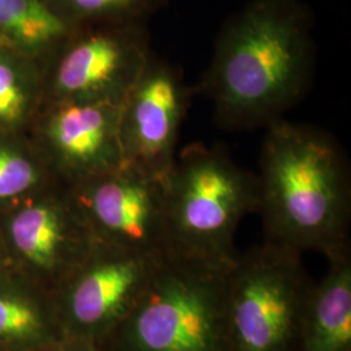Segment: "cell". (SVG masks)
Returning <instances> with one entry per match:
<instances>
[{
	"label": "cell",
	"mask_w": 351,
	"mask_h": 351,
	"mask_svg": "<svg viewBox=\"0 0 351 351\" xmlns=\"http://www.w3.org/2000/svg\"><path fill=\"white\" fill-rule=\"evenodd\" d=\"M16 247L30 262L55 269L71 243L68 213L52 204H38L19 213L11 226Z\"/></svg>",
	"instance_id": "7c38bea8"
},
{
	"label": "cell",
	"mask_w": 351,
	"mask_h": 351,
	"mask_svg": "<svg viewBox=\"0 0 351 351\" xmlns=\"http://www.w3.org/2000/svg\"><path fill=\"white\" fill-rule=\"evenodd\" d=\"M80 206L106 246L143 255L168 252L164 178L121 165L88 178Z\"/></svg>",
	"instance_id": "52a82bcc"
},
{
	"label": "cell",
	"mask_w": 351,
	"mask_h": 351,
	"mask_svg": "<svg viewBox=\"0 0 351 351\" xmlns=\"http://www.w3.org/2000/svg\"><path fill=\"white\" fill-rule=\"evenodd\" d=\"M73 351H84V350H73Z\"/></svg>",
	"instance_id": "ac0fdd59"
},
{
	"label": "cell",
	"mask_w": 351,
	"mask_h": 351,
	"mask_svg": "<svg viewBox=\"0 0 351 351\" xmlns=\"http://www.w3.org/2000/svg\"><path fill=\"white\" fill-rule=\"evenodd\" d=\"M40 328L39 316L25 302L0 295V337L25 339Z\"/></svg>",
	"instance_id": "9a60e30c"
},
{
	"label": "cell",
	"mask_w": 351,
	"mask_h": 351,
	"mask_svg": "<svg viewBox=\"0 0 351 351\" xmlns=\"http://www.w3.org/2000/svg\"><path fill=\"white\" fill-rule=\"evenodd\" d=\"M258 178L264 241L326 259L350 251V173L336 139L314 126H267Z\"/></svg>",
	"instance_id": "7a4b0ae2"
},
{
	"label": "cell",
	"mask_w": 351,
	"mask_h": 351,
	"mask_svg": "<svg viewBox=\"0 0 351 351\" xmlns=\"http://www.w3.org/2000/svg\"><path fill=\"white\" fill-rule=\"evenodd\" d=\"M75 26L45 0H0V36L21 47H45L69 37Z\"/></svg>",
	"instance_id": "4fadbf2b"
},
{
	"label": "cell",
	"mask_w": 351,
	"mask_h": 351,
	"mask_svg": "<svg viewBox=\"0 0 351 351\" xmlns=\"http://www.w3.org/2000/svg\"><path fill=\"white\" fill-rule=\"evenodd\" d=\"M313 26L301 0H250L226 20L198 86L219 125L268 126L301 101L313 75Z\"/></svg>",
	"instance_id": "6da1fadb"
},
{
	"label": "cell",
	"mask_w": 351,
	"mask_h": 351,
	"mask_svg": "<svg viewBox=\"0 0 351 351\" xmlns=\"http://www.w3.org/2000/svg\"><path fill=\"white\" fill-rule=\"evenodd\" d=\"M65 21L75 26L77 23L101 24H149V20L159 12L167 0H53Z\"/></svg>",
	"instance_id": "5bb4252c"
},
{
	"label": "cell",
	"mask_w": 351,
	"mask_h": 351,
	"mask_svg": "<svg viewBox=\"0 0 351 351\" xmlns=\"http://www.w3.org/2000/svg\"><path fill=\"white\" fill-rule=\"evenodd\" d=\"M120 108L121 103L63 101L51 116V146L72 173L88 180L123 165Z\"/></svg>",
	"instance_id": "30bf717a"
},
{
	"label": "cell",
	"mask_w": 351,
	"mask_h": 351,
	"mask_svg": "<svg viewBox=\"0 0 351 351\" xmlns=\"http://www.w3.org/2000/svg\"><path fill=\"white\" fill-rule=\"evenodd\" d=\"M168 252L230 265L241 220L258 211V178L221 147L194 143L164 178Z\"/></svg>",
	"instance_id": "3957f363"
},
{
	"label": "cell",
	"mask_w": 351,
	"mask_h": 351,
	"mask_svg": "<svg viewBox=\"0 0 351 351\" xmlns=\"http://www.w3.org/2000/svg\"><path fill=\"white\" fill-rule=\"evenodd\" d=\"M228 268L165 252L136 306L113 329V351H228Z\"/></svg>",
	"instance_id": "277c9868"
},
{
	"label": "cell",
	"mask_w": 351,
	"mask_h": 351,
	"mask_svg": "<svg viewBox=\"0 0 351 351\" xmlns=\"http://www.w3.org/2000/svg\"><path fill=\"white\" fill-rule=\"evenodd\" d=\"M84 265L66 295L71 326L81 335H111L138 302L163 255L103 246Z\"/></svg>",
	"instance_id": "9c48e42d"
},
{
	"label": "cell",
	"mask_w": 351,
	"mask_h": 351,
	"mask_svg": "<svg viewBox=\"0 0 351 351\" xmlns=\"http://www.w3.org/2000/svg\"><path fill=\"white\" fill-rule=\"evenodd\" d=\"M191 101L182 71L155 53L121 103L123 165L165 178L176 160L180 129Z\"/></svg>",
	"instance_id": "8992f818"
},
{
	"label": "cell",
	"mask_w": 351,
	"mask_h": 351,
	"mask_svg": "<svg viewBox=\"0 0 351 351\" xmlns=\"http://www.w3.org/2000/svg\"><path fill=\"white\" fill-rule=\"evenodd\" d=\"M328 262L311 290L297 351H351L350 251Z\"/></svg>",
	"instance_id": "8fae6325"
},
{
	"label": "cell",
	"mask_w": 351,
	"mask_h": 351,
	"mask_svg": "<svg viewBox=\"0 0 351 351\" xmlns=\"http://www.w3.org/2000/svg\"><path fill=\"white\" fill-rule=\"evenodd\" d=\"M152 53L146 24H103L64 51L55 88L63 101L123 103Z\"/></svg>",
	"instance_id": "ba28073f"
},
{
	"label": "cell",
	"mask_w": 351,
	"mask_h": 351,
	"mask_svg": "<svg viewBox=\"0 0 351 351\" xmlns=\"http://www.w3.org/2000/svg\"><path fill=\"white\" fill-rule=\"evenodd\" d=\"M37 181L33 165L13 151L0 147V199L14 197Z\"/></svg>",
	"instance_id": "2e32d148"
},
{
	"label": "cell",
	"mask_w": 351,
	"mask_h": 351,
	"mask_svg": "<svg viewBox=\"0 0 351 351\" xmlns=\"http://www.w3.org/2000/svg\"><path fill=\"white\" fill-rule=\"evenodd\" d=\"M313 287L298 251L264 241L237 254L226 276L228 351H297Z\"/></svg>",
	"instance_id": "5b68a950"
},
{
	"label": "cell",
	"mask_w": 351,
	"mask_h": 351,
	"mask_svg": "<svg viewBox=\"0 0 351 351\" xmlns=\"http://www.w3.org/2000/svg\"><path fill=\"white\" fill-rule=\"evenodd\" d=\"M26 95L11 64L0 59V121L12 124L25 111Z\"/></svg>",
	"instance_id": "e0dca14e"
}]
</instances>
